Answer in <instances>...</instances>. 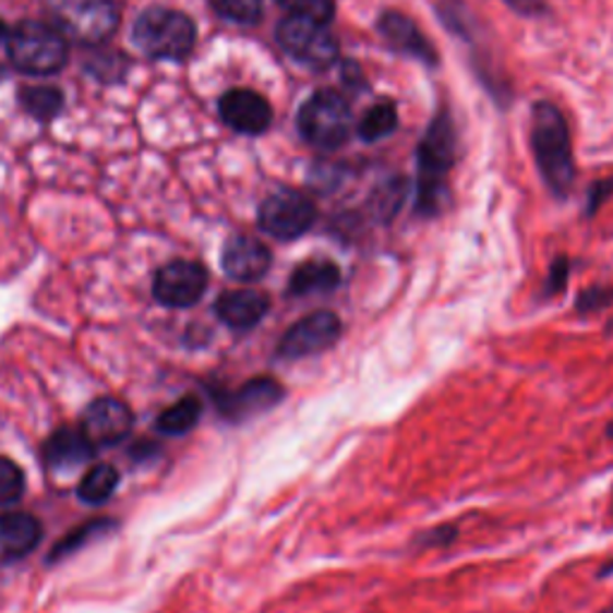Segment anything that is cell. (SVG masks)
Instances as JSON below:
<instances>
[{"mask_svg":"<svg viewBox=\"0 0 613 613\" xmlns=\"http://www.w3.org/2000/svg\"><path fill=\"white\" fill-rule=\"evenodd\" d=\"M378 32H382L388 46H394L396 51L417 60H424L429 65L436 63V51L432 44L426 41V36L420 32V27H417L410 17L402 15V12H384L382 20H378Z\"/></svg>","mask_w":613,"mask_h":613,"instance_id":"cell-16","label":"cell"},{"mask_svg":"<svg viewBox=\"0 0 613 613\" xmlns=\"http://www.w3.org/2000/svg\"><path fill=\"white\" fill-rule=\"evenodd\" d=\"M566 284H568V260H566V256H558L554 266H551V272H549L546 290L558 292V290L566 288Z\"/></svg>","mask_w":613,"mask_h":613,"instance_id":"cell-29","label":"cell"},{"mask_svg":"<svg viewBox=\"0 0 613 613\" xmlns=\"http://www.w3.org/2000/svg\"><path fill=\"white\" fill-rule=\"evenodd\" d=\"M398 128V113L396 106L390 101H382L366 110L364 118L360 120L358 132L364 142H376L388 137L390 132Z\"/></svg>","mask_w":613,"mask_h":613,"instance_id":"cell-23","label":"cell"},{"mask_svg":"<svg viewBox=\"0 0 613 613\" xmlns=\"http://www.w3.org/2000/svg\"><path fill=\"white\" fill-rule=\"evenodd\" d=\"M132 39L154 60H185L197 41V24L173 8H146L134 20Z\"/></svg>","mask_w":613,"mask_h":613,"instance_id":"cell-3","label":"cell"},{"mask_svg":"<svg viewBox=\"0 0 613 613\" xmlns=\"http://www.w3.org/2000/svg\"><path fill=\"white\" fill-rule=\"evenodd\" d=\"M8 36V29H5V24H3V20H0V41H3Z\"/></svg>","mask_w":613,"mask_h":613,"instance_id":"cell-32","label":"cell"},{"mask_svg":"<svg viewBox=\"0 0 613 613\" xmlns=\"http://www.w3.org/2000/svg\"><path fill=\"white\" fill-rule=\"evenodd\" d=\"M268 306H272V302L260 290H230L216 300L214 310L226 326L250 330L266 316Z\"/></svg>","mask_w":613,"mask_h":613,"instance_id":"cell-17","label":"cell"},{"mask_svg":"<svg viewBox=\"0 0 613 613\" xmlns=\"http://www.w3.org/2000/svg\"><path fill=\"white\" fill-rule=\"evenodd\" d=\"M276 5L284 8L290 17H304L322 24H326L336 12L334 0H276Z\"/></svg>","mask_w":613,"mask_h":613,"instance_id":"cell-25","label":"cell"},{"mask_svg":"<svg viewBox=\"0 0 613 613\" xmlns=\"http://www.w3.org/2000/svg\"><path fill=\"white\" fill-rule=\"evenodd\" d=\"M340 334H342V324L338 314L326 310L314 312L286 330V336L280 338L276 352L280 360L312 358V354H318L328 350L330 346H336Z\"/></svg>","mask_w":613,"mask_h":613,"instance_id":"cell-9","label":"cell"},{"mask_svg":"<svg viewBox=\"0 0 613 613\" xmlns=\"http://www.w3.org/2000/svg\"><path fill=\"white\" fill-rule=\"evenodd\" d=\"M284 396H286V390L276 382V378L256 376L236 390L218 394L216 406H218V412L228 417V420L242 422V420H250V417H254V414H262L266 410L276 408L278 402L284 400Z\"/></svg>","mask_w":613,"mask_h":613,"instance_id":"cell-12","label":"cell"},{"mask_svg":"<svg viewBox=\"0 0 613 613\" xmlns=\"http://www.w3.org/2000/svg\"><path fill=\"white\" fill-rule=\"evenodd\" d=\"M456 158V130L448 116H438L429 125L417 152V212L438 214L446 200V180Z\"/></svg>","mask_w":613,"mask_h":613,"instance_id":"cell-2","label":"cell"},{"mask_svg":"<svg viewBox=\"0 0 613 613\" xmlns=\"http://www.w3.org/2000/svg\"><path fill=\"white\" fill-rule=\"evenodd\" d=\"M24 492V472L17 462L0 456V506H10L20 501Z\"/></svg>","mask_w":613,"mask_h":613,"instance_id":"cell-27","label":"cell"},{"mask_svg":"<svg viewBox=\"0 0 613 613\" xmlns=\"http://www.w3.org/2000/svg\"><path fill=\"white\" fill-rule=\"evenodd\" d=\"M96 448L89 444V438L82 434L77 426H63L46 438L44 444V460L51 470L58 472H70L75 468H82L84 462L94 458Z\"/></svg>","mask_w":613,"mask_h":613,"instance_id":"cell-15","label":"cell"},{"mask_svg":"<svg viewBox=\"0 0 613 613\" xmlns=\"http://www.w3.org/2000/svg\"><path fill=\"white\" fill-rule=\"evenodd\" d=\"M613 302V290L611 288H592V290H585L582 296L578 298V312L582 314H592L604 310Z\"/></svg>","mask_w":613,"mask_h":613,"instance_id":"cell-28","label":"cell"},{"mask_svg":"<svg viewBox=\"0 0 613 613\" xmlns=\"http://www.w3.org/2000/svg\"><path fill=\"white\" fill-rule=\"evenodd\" d=\"M298 128L302 137L318 149H338L352 134L350 104L338 92H316L310 101L302 104Z\"/></svg>","mask_w":613,"mask_h":613,"instance_id":"cell-5","label":"cell"},{"mask_svg":"<svg viewBox=\"0 0 613 613\" xmlns=\"http://www.w3.org/2000/svg\"><path fill=\"white\" fill-rule=\"evenodd\" d=\"M41 542V522L32 513L8 510L0 513V551L8 558H22L32 554Z\"/></svg>","mask_w":613,"mask_h":613,"instance_id":"cell-18","label":"cell"},{"mask_svg":"<svg viewBox=\"0 0 613 613\" xmlns=\"http://www.w3.org/2000/svg\"><path fill=\"white\" fill-rule=\"evenodd\" d=\"M220 266L228 278L240 280V284H254L272 268V252L252 236H232L220 252Z\"/></svg>","mask_w":613,"mask_h":613,"instance_id":"cell-14","label":"cell"},{"mask_svg":"<svg viewBox=\"0 0 613 613\" xmlns=\"http://www.w3.org/2000/svg\"><path fill=\"white\" fill-rule=\"evenodd\" d=\"M506 5H510L515 12H520V15H544L546 8L542 0H504Z\"/></svg>","mask_w":613,"mask_h":613,"instance_id":"cell-31","label":"cell"},{"mask_svg":"<svg viewBox=\"0 0 613 613\" xmlns=\"http://www.w3.org/2000/svg\"><path fill=\"white\" fill-rule=\"evenodd\" d=\"M208 286V274L200 262L176 260L161 266L154 276V298L164 306L185 310L197 304Z\"/></svg>","mask_w":613,"mask_h":613,"instance_id":"cell-10","label":"cell"},{"mask_svg":"<svg viewBox=\"0 0 613 613\" xmlns=\"http://www.w3.org/2000/svg\"><path fill=\"white\" fill-rule=\"evenodd\" d=\"M118 482H120V474L113 465L99 462L84 472L82 482L77 486V496L84 501V504L99 506V504H104V501L113 496Z\"/></svg>","mask_w":613,"mask_h":613,"instance_id":"cell-20","label":"cell"},{"mask_svg":"<svg viewBox=\"0 0 613 613\" xmlns=\"http://www.w3.org/2000/svg\"><path fill=\"white\" fill-rule=\"evenodd\" d=\"M108 530H113V520H94V522H87V525L77 527V530L70 532L63 539V542L56 544V549L51 551V556H48V561H58V558H65L70 554H75V551L87 544L89 539L101 537Z\"/></svg>","mask_w":613,"mask_h":613,"instance_id":"cell-24","label":"cell"},{"mask_svg":"<svg viewBox=\"0 0 613 613\" xmlns=\"http://www.w3.org/2000/svg\"><path fill=\"white\" fill-rule=\"evenodd\" d=\"M20 104L36 120H51L63 108V94L56 87H24L20 89Z\"/></svg>","mask_w":613,"mask_h":613,"instance_id":"cell-22","label":"cell"},{"mask_svg":"<svg viewBox=\"0 0 613 613\" xmlns=\"http://www.w3.org/2000/svg\"><path fill=\"white\" fill-rule=\"evenodd\" d=\"M80 429L96 450L116 446L132 432V412L118 398H96L84 410Z\"/></svg>","mask_w":613,"mask_h":613,"instance_id":"cell-11","label":"cell"},{"mask_svg":"<svg viewBox=\"0 0 613 613\" xmlns=\"http://www.w3.org/2000/svg\"><path fill=\"white\" fill-rule=\"evenodd\" d=\"M276 41L288 56H292L298 63L324 70L336 63L338 58V41L336 36L326 29V24L312 22L304 17H286L278 24Z\"/></svg>","mask_w":613,"mask_h":613,"instance_id":"cell-6","label":"cell"},{"mask_svg":"<svg viewBox=\"0 0 613 613\" xmlns=\"http://www.w3.org/2000/svg\"><path fill=\"white\" fill-rule=\"evenodd\" d=\"M530 142L534 152V161L539 166L546 188L556 197H566L575 180L573 146L566 118L554 104H537L532 110V130Z\"/></svg>","mask_w":613,"mask_h":613,"instance_id":"cell-1","label":"cell"},{"mask_svg":"<svg viewBox=\"0 0 613 613\" xmlns=\"http://www.w3.org/2000/svg\"><path fill=\"white\" fill-rule=\"evenodd\" d=\"M453 539H456V530L448 525H441L434 532H429L422 542H424V546H448Z\"/></svg>","mask_w":613,"mask_h":613,"instance_id":"cell-30","label":"cell"},{"mask_svg":"<svg viewBox=\"0 0 613 613\" xmlns=\"http://www.w3.org/2000/svg\"><path fill=\"white\" fill-rule=\"evenodd\" d=\"M218 113L228 128L242 134H262L274 120L272 104L252 89H230L218 101Z\"/></svg>","mask_w":613,"mask_h":613,"instance_id":"cell-13","label":"cell"},{"mask_svg":"<svg viewBox=\"0 0 613 613\" xmlns=\"http://www.w3.org/2000/svg\"><path fill=\"white\" fill-rule=\"evenodd\" d=\"M5 39L10 63L24 75H56L68 63V39L53 24L20 22Z\"/></svg>","mask_w":613,"mask_h":613,"instance_id":"cell-4","label":"cell"},{"mask_svg":"<svg viewBox=\"0 0 613 613\" xmlns=\"http://www.w3.org/2000/svg\"><path fill=\"white\" fill-rule=\"evenodd\" d=\"M56 22L65 39L94 46L116 32L120 12L113 0H58Z\"/></svg>","mask_w":613,"mask_h":613,"instance_id":"cell-7","label":"cell"},{"mask_svg":"<svg viewBox=\"0 0 613 613\" xmlns=\"http://www.w3.org/2000/svg\"><path fill=\"white\" fill-rule=\"evenodd\" d=\"M200 417H202L200 398L185 396L161 412V417L156 420V429L168 436H182L188 434L190 429L197 426Z\"/></svg>","mask_w":613,"mask_h":613,"instance_id":"cell-21","label":"cell"},{"mask_svg":"<svg viewBox=\"0 0 613 613\" xmlns=\"http://www.w3.org/2000/svg\"><path fill=\"white\" fill-rule=\"evenodd\" d=\"M609 436H613V424L609 426Z\"/></svg>","mask_w":613,"mask_h":613,"instance_id":"cell-33","label":"cell"},{"mask_svg":"<svg viewBox=\"0 0 613 613\" xmlns=\"http://www.w3.org/2000/svg\"><path fill=\"white\" fill-rule=\"evenodd\" d=\"M606 613H613V609H611V611H606Z\"/></svg>","mask_w":613,"mask_h":613,"instance_id":"cell-34","label":"cell"},{"mask_svg":"<svg viewBox=\"0 0 613 613\" xmlns=\"http://www.w3.org/2000/svg\"><path fill=\"white\" fill-rule=\"evenodd\" d=\"M220 17L238 24H254L262 17V0H212Z\"/></svg>","mask_w":613,"mask_h":613,"instance_id":"cell-26","label":"cell"},{"mask_svg":"<svg viewBox=\"0 0 613 613\" xmlns=\"http://www.w3.org/2000/svg\"><path fill=\"white\" fill-rule=\"evenodd\" d=\"M340 284V272L334 262L328 260H310L300 264L290 276L288 292L296 298L318 296V292H330Z\"/></svg>","mask_w":613,"mask_h":613,"instance_id":"cell-19","label":"cell"},{"mask_svg":"<svg viewBox=\"0 0 613 613\" xmlns=\"http://www.w3.org/2000/svg\"><path fill=\"white\" fill-rule=\"evenodd\" d=\"M314 218V204L292 190L268 194L260 206V228L276 240H298L312 228Z\"/></svg>","mask_w":613,"mask_h":613,"instance_id":"cell-8","label":"cell"}]
</instances>
